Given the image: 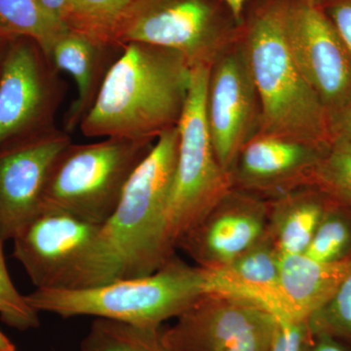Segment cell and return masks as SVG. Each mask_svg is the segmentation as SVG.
I'll return each mask as SVG.
<instances>
[{
  "instance_id": "1",
  "label": "cell",
  "mask_w": 351,
  "mask_h": 351,
  "mask_svg": "<svg viewBox=\"0 0 351 351\" xmlns=\"http://www.w3.org/2000/svg\"><path fill=\"white\" fill-rule=\"evenodd\" d=\"M191 80L193 69L180 53L152 44H124L80 130L89 138L154 142L179 125Z\"/></svg>"
},
{
  "instance_id": "2",
  "label": "cell",
  "mask_w": 351,
  "mask_h": 351,
  "mask_svg": "<svg viewBox=\"0 0 351 351\" xmlns=\"http://www.w3.org/2000/svg\"><path fill=\"white\" fill-rule=\"evenodd\" d=\"M290 0H249L241 40L260 99L258 133L329 147V117L293 57L287 36Z\"/></svg>"
},
{
  "instance_id": "3",
  "label": "cell",
  "mask_w": 351,
  "mask_h": 351,
  "mask_svg": "<svg viewBox=\"0 0 351 351\" xmlns=\"http://www.w3.org/2000/svg\"><path fill=\"white\" fill-rule=\"evenodd\" d=\"M179 143L178 126L157 138L127 182L117 209L101 226L103 284L149 276L175 255L166 239V211Z\"/></svg>"
},
{
  "instance_id": "4",
  "label": "cell",
  "mask_w": 351,
  "mask_h": 351,
  "mask_svg": "<svg viewBox=\"0 0 351 351\" xmlns=\"http://www.w3.org/2000/svg\"><path fill=\"white\" fill-rule=\"evenodd\" d=\"M213 290L209 270L173 256L149 276L117 279L78 290L36 289L25 295L38 313L63 318L94 316L137 326L161 328L177 318L203 295Z\"/></svg>"
},
{
  "instance_id": "5",
  "label": "cell",
  "mask_w": 351,
  "mask_h": 351,
  "mask_svg": "<svg viewBox=\"0 0 351 351\" xmlns=\"http://www.w3.org/2000/svg\"><path fill=\"white\" fill-rule=\"evenodd\" d=\"M152 145L149 141L121 138H107L93 144L71 143L53 164L43 207L63 210L104 225Z\"/></svg>"
},
{
  "instance_id": "6",
  "label": "cell",
  "mask_w": 351,
  "mask_h": 351,
  "mask_svg": "<svg viewBox=\"0 0 351 351\" xmlns=\"http://www.w3.org/2000/svg\"><path fill=\"white\" fill-rule=\"evenodd\" d=\"M210 69H193L188 101L180 120L179 152L167 211L166 239L175 252L191 230L232 189L208 129L205 99Z\"/></svg>"
},
{
  "instance_id": "7",
  "label": "cell",
  "mask_w": 351,
  "mask_h": 351,
  "mask_svg": "<svg viewBox=\"0 0 351 351\" xmlns=\"http://www.w3.org/2000/svg\"><path fill=\"white\" fill-rule=\"evenodd\" d=\"M241 32L223 0H135L120 27L119 43L168 48L186 58L191 69H210Z\"/></svg>"
},
{
  "instance_id": "8",
  "label": "cell",
  "mask_w": 351,
  "mask_h": 351,
  "mask_svg": "<svg viewBox=\"0 0 351 351\" xmlns=\"http://www.w3.org/2000/svg\"><path fill=\"white\" fill-rule=\"evenodd\" d=\"M101 226L43 207L13 237V256L36 289L78 290L101 285Z\"/></svg>"
},
{
  "instance_id": "9",
  "label": "cell",
  "mask_w": 351,
  "mask_h": 351,
  "mask_svg": "<svg viewBox=\"0 0 351 351\" xmlns=\"http://www.w3.org/2000/svg\"><path fill=\"white\" fill-rule=\"evenodd\" d=\"M66 84L34 39L15 36L0 56V152L56 135Z\"/></svg>"
},
{
  "instance_id": "10",
  "label": "cell",
  "mask_w": 351,
  "mask_h": 351,
  "mask_svg": "<svg viewBox=\"0 0 351 351\" xmlns=\"http://www.w3.org/2000/svg\"><path fill=\"white\" fill-rule=\"evenodd\" d=\"M276 316L242 295L212 290L162 330L166 351H269Z\"/></svg>"
},
{
  "instance_id": "11",
  "label": "cell",
  "mask_w": 351,
  "mask_h": 351,
  "mask_svg": "<svg viewBox=\"0 0 351 351\" xmlns=\"http://www.w3.org/2000/svg\"><path fill=\"white\" fill-rule=\"evenodd\" d=\"M205 112L221 168L230 175L239 152L260 132V99L241 36L210 68Z\"/></svg>"
},
{
  "instance_id": "12",
  "label": "cell",
  "mask_w": 351,
  "mask_h": 351,
  "mask_svg": "<svg viewBox=\"0 0 351 351\" xmlns=\"http://www.w3.org/2000/svg\"><path fill=\"white\" fill-rule=\"evenodd\" d=\"M287 36L293 57L328 117L351 100V56L321 7L290 0Z\"/></svg>"
},
{
  "instance_id": "13",
  "label": "cell",
  "mask_w": 351,
  "mask_h": 351,
  "mask_svg": "<svg viewBox=\"0 0 351 351\" xmlns=\"http://www.w3.org/2000/svg\"><path fill=\"white\" fill-rule=\"evenodd\" d=\"M267 200L240 189L230 191L180 240L177 248L198 267L216 272L267 232Z\"/></svg>"
},
{
  "instance_id": "14",
  "label": "cell",
  "mask_w": 351,
  "mask_h": 351,
  "mask_svg": "<svg viewBox=\"0 0 351 351\" xmlns=\"http://www.w3.org/2000/svg\"><path fill=\"white\" fill-rule=\"evenodd\" d=\"M329 147L258 133L237 156L230 173L232 189L270 199L308 186L314 169Z\"/></svg>"
},
{
  "instance_id": "15",
  "label": "cell",
  "mask_w": 351,
  "mask_h": 351,
  "mask_svg": "<svg viewBox=\"0 0 351 351\" xmlns=\"http://www.w3.org/2000/svg\"><path fill=\"white\" fill-rule=\"evenodd\" d=\"M71 141L61 130L32 144L0 152V232L12 239L40 211L53 164Z\"/></svg>"
},
{
  "instance_id": "16",
  "label": "cell",
  "mask_w": 351,
  "mask_h": 351,
  "mask_svg": "<svg viewBox=\"0 0 351 351\" xmlns=\"http://www.w3.org/2000/svg\"><path fill=\"white\" fill-rule=\"evenodd\" d=\"M351 269V260L325 263L302 255L282 256L278 284L263 302L277 319L306 322L329 301Z\"/></svg>"
},
{
  "instance_id": "17",
  "label": "cell",
  "mask_w": 351,
  "mask_h": 351,
  "mask_svg": "<svg viewBox=\"0 0 351 351\" xmlns=\"http://www.w3.org/2000/svg\"><path fill=\"white\" fill-rule=\"evenodd\" d=\"M123 45H114L69 29L50 51L49 59L58 71H66L77 86V98L64 114V131L80 126L93 107L108 69L121 54Z\"/></svg>"
},
{
  "instance_id": "18",
  "label": "cell",
  "mask_w": 351,
  "mask_h": 351,
  "mask_svg": "<svg viewBox=\"0 0 351 351\" xmlns=\"http://www.w3.org/2000/svg\"><path fill=\"white\" fill-rule=\"evenodd\" d=\"M267 200V232L281 255H302L311 244L331 198L302 186Z\"/></svg>"
},
{
  "instance_id": "19",
  "label": "cell",
  "mask_w": 351,
  "mask_h": 351,
  "mask_svg": "<svg viewBox=\"0 0 351 351\" xmlns=\"http://www.w3.org/2000/svg\"><path fill=\"white\" fill-rule=\"evenodd\" d=\"M282 255L269 233L255 242L225 269L211 272L213 290L242 295L263 306L278 284Z\"/></svg>"
},
{
  "instance_id": "20",
  "label": "cell",
  "mask_w": 351,
  "mask_h": 351,
  "mask_svg": "<svg viewBox=\"0 0 351 351\" xmlns=\"http://www.w3.org/2000/svg\"><path fill=\"white\" fill-rule=\"evenodd\" d=\"M68 31L38 0H0V34L5 38L34 39L49 56L58 39Z\"/></svg>"
},
{
  "instance_id": "21",
  "label": "cell",
  "mask_w": 351,
  "mask_h": 351,
  "mask_svg": "<svg viewBox=\"0 0 351 351\" xmlns=\"http://www.w3.org/2000/svg\"><path fill=\"white\" fill-rule=\"evenodd\" d=\"M161 328L96 318L83 339L80 351H166Z\"/></svg>"
},
{
  "instance_id": "22",
  "label": "cell",
  "mask_w": 351,
  "mask_h": 351,
  "mask_svg": "<svg viewBox=\"0 0 351 351\" xmlns=\"http://www.w3.org/2000/svg\"><path fill=\"white\" fill-rule=\"evenodd\" d=\"M304 255L325 263L351 260L350 210L331 198Z\"/></svg>"
},
{
  "instance_id": "23",
  "label": "cell",
  "mask_w": 351,
  "mask_h": 351,
  "mask_svg": "<svg viewBox=\"0 0 351 351\" xmlns=\"http://www.w3.org/2000/svg\"><path fill=\"white\" fill-rule=\"evenodd\" d=\"M308 186H313L351 211V143L334 138L316 166Z\"/></svg>"
},
{
  "instance_id": "24",
  "label": "cell",
  "mask_w": 351,
  "mask_h": 351,
  "mask_svg": "<svg viewBox=\"0 0 351 351\" xmlns=\"http://www.w3.org/2000/svg\"><path fill=\"white\" fill-rule=\"evenodd\" d=\"M135 0H71L87 36L114 45ZM122 46V45H121Z\"/></svg>"
},
{
  "instance_id": "25",
  "label": "cell",
  "mask_w": 351,
  "mask_h": 351,
  "mask_svg": "<svg viewBox=\"0 0 351 351\" xmlns=\"http://www.w3.org/2000/svg\"><path fill=\"white\" fill-rule=\"evenodd\" d=\"M311 332H326L351 345V269L326 304L306 321Z\"/></svg>"
},
{
  "instance_id": "26",
  "label": "cell",
  "mask_w": 351,
  "mask_h": 351,
  "mask_svg": "<svg viewBox=\"0 0 351 351\" xmlns=\"http://www.w3.org/2000/svg\"><path fill=\"white\" fill-rule=\"evenodd\" d=\"M4 241L0 232V317L8 326L20 331L36 329L40 325L39 313L29 306L11 280L4 258Z\"/></svg>"
},
{
  "instance_id": "27",
  "label": "cell",
  "mask_w": 351,
  "mask_h": 351,
  "mask_svg": "<svg viewBox=\"0 0 351 351\" xmlns=\"http://www.w3.org/2000/svg\"><path fill=\"white\" fill-rule=\"evenodd\" d=\"M276 320L269 351H304L309 335L306 322Z\"/></svg>"
},
{
  "instance_id": "28",
  "label": "cell",
  "mask_w": 351,
  "mask_h": 351,
  "mask_svg": "<svg viewBox=\"0 0 351 351\" xmlns=\"http://www.w3.org/2000/svg\"><path fill=\"white\" fill-rule=\"evenodd\" d=\"M321 8L351 56V0H331Z\"/></svg>"
},
{
  "instance_id": "29",
  "label": "cell",
  "mask_w": 351,
  "mask_h": 351,
  "mask_svg": "<svg viewBox=\"0 0 351 351\" xmlns=\"http://www.w3.org/2000/svg\"><path fill=\"white\" fill-rule=\"evenodd\" d=\"M44 10L73 32L85 34L84 25L71 0H38Z\"/></svg>"
},
{
  "instance_id": "30",
  "label": "cell",
  "mask_w": 351,
  "mask_h": 351,
  "mask_svg": "<svg viewBox=\"0 0 351 351\" xmlns=\"http://www.w3.org/2000/svg\"><path fill=\"white\" fill-rule=\"evenodd\" d=\"M304 351H351V345L326 332H309Z\"/></svg>"
},
{
  "instance_id": "31",
  "label": "cell",
  "mask_w": 351,
  "mask_h": 351,
  "mask_svg": "<svg viewBox=\"0 0 351 351\" xmlns=\"http://www.w3.org/2000/svg\"><path fill=\"white\" fill-rule=\"evenodd\" d=\"M332 140L341 138L351 143V100L341 110L329 117Z\"/></svg>"
},
{
  "instance_id": "32",
  "label": "cell",
  "mask_w": 351,
  "mask_h": 351,
  "mask_svg": "<svg viewBox=\"0 0 351 351\" xmlns=\"http://www.w3.org/2000/svg\"><path fill=\"white\" fill-rule=\"evenodd\" d=\"M223 1H225L226 5L230 7V10H232L239 24L242 25L245 8H246L249 0H223Z\"/></svg>"
},
{
  "instance_id": "33",
  "label": "cell",
  "mask_w": 351,
  "mask_h": 351,
  "mask_svg": "<svg viewBox=\"0 0 351 351\" xmlns=\"http://www.w3.org/2000/svg\"><path fill=\"white\" fill-rule=\"evenodd\" d=\"M0 351H17L12 341L0 330Z\"/></svg>"
},
{
  "instance_id": "34",
  "label": "cell",
  "mask_w": 351,
  "mask_h": 351,
  "mask_svg": "<svg viewBox=\"0 0 351 351\" xmlns=\"http://www.w3.org/2000/svg\"><path fill=\"white\" fill-rule=\"evenodd\" d=\"M11 38H5V36H1L0 34V56H1L2 51H3L4 47H5L7 41L8 39Z\"/></svg>"
},
{
  "instance_id": "35",
  "label": "cell",
  "mask_w": 351,
  "mask_h": 351,
  "mask_svg": "<svg viewBox=\"0 0 351 351\" xmlns=\"http://www.w3.org/2000/svg\"><path fill=\"white\" fill-rule=\"evenodd\" d=\"M307 1L311 2L314 5L321 7L324 5V4L328 3V2L331 1V0H307Z\"/></svg>"
}]
</instances>
